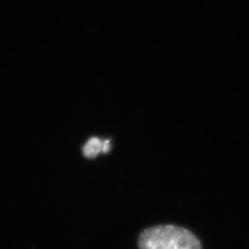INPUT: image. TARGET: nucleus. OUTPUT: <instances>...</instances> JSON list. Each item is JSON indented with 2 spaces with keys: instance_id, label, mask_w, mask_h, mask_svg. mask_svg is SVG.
Returning <instances> with one entry per match:
<instances>
[{
  "instance_id": "f257e3e1",
  "label": "nucleus",
  "mask_w": 249,
  "mask_h": 249,
  "mask_svg": "<svg viewBox=\"0 0 249 249\" xmlns=\"http://www.w3.org/2000/svg\"><path fill=\"white\" fill-rule=\"evenodd\" d=\"M139 249H201L199 240L188 230L176 225H158L140 233Z\"/></svg>"
},
{
  "instance_id": "f03ea898",
  "label": "nucleus",
  "mask_w": 249,
  "mask_h": 249,
  "mask_svg": "<svg viewBox=\"0 0 249 249\" xmlns=\"http://www.w3.org/2000/svg\"><path fill=\"white\" fill-rule=\"evenodd\" d=\"M110 150V140H101L92 137L83 146V155L87 158H95L101 153H107Z\"/></svg>"
}]
</instances>
